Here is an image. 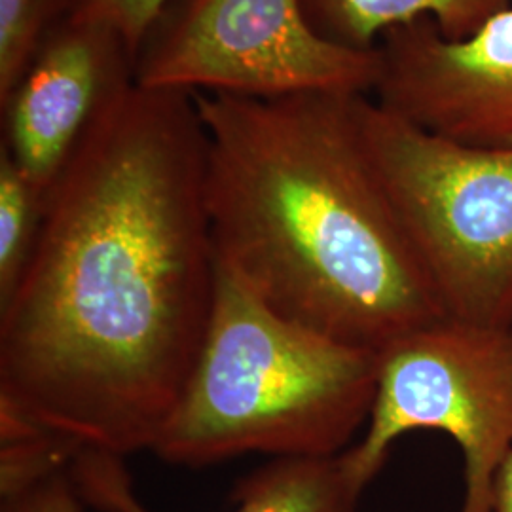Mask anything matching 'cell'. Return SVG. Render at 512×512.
<instances>
[{"label":"cell","instance_id":"cell-1","mask_svg":"<svg viewBox=\"0 0 512 512\" xmlns=\"http://www.w3.org/2000/svg\"><path fill=\"white\" fill-rule=\"evenodd\" d=\"M205 181L194 95L133 82L97 114L0 304V408L80 448L152 450L215 302Z\"/></svg>","mask_w":512,"mask_h":512},{"label":"cell","instance_id":"cell-13","mask_svg":"<svg viewBox=\"0 0 512 512\" xmlns=\"http://www.w3.org/2000/svg\"><path fill=\"white\" fill-rule=\"evenodd\" d=\"M165 2L167 0H73L69 18L93 21L114 29L128 42L135 61L141 40Z\"/></svg>","mask_w":512,"mask_h":512},{"label":"cell","instance_id":"cell-5","mask_svg":"<svg viewBox=\"0 0 512 512\" xmlns=\"http://www.w3.org/2000/svg\"><path fill=\"white\" fill-rule=\"evenodd\" d=\"M378 74L376 50L321 37L300 0H167L133 63L141 88L256 101L372 97Z\"/></svg>","mask_w":512,"mask_h":512},{"label":"cell","instance_id":"cell-11","mask_svg":"<svg viewBox=\"0 0 512 512\" xmlns=\"http://www.w3.org/2000/svg\"><path fill=\"white\" fill-rule=\"evenodd\" d=\"M46 192L0 148V304L10 298L37 245Z\"/></svg>","mask_w":512,"mask_h":512},{"label":"cell","instance_id":"cell-12","mask_svg":"<svg viewBox=\"0 0 512 512\" xmlns=\"http://www.w3.org/2000/svg\"><path fill=\"white\" fill-rule=\"evenodd\" d=\"M73 0H0V103L16 90Z\"/></svg>","mask_w":512,"mask_h":512},{"label":"cell","instance_id":"cell-3","mask_svg":"<svg viewBox=\"0 0 512 512\" xmlns=\"http://www.w3.org/2000/svg\"><path fill=\"white\" fill-rule=\"evenodd\" d=\"M376 378L378 353L281 315L217 260L200 355L150 452L183 467L336 456L365 431Z\"/></svg>","mask_w":512,"mask_h":512},{"label":"cell","instance_id":"cell-2","mask_svg":"<svg viewBox=\"0 0 512 512\" xmlns=\"http://www.w3.org/2000/svg\"><path fill=\"white\" fill-rule=\"evenodd\" d=\"M194 97L217 260L260 300L374 353L446 317L366 150L361 95Z\"/></svg>","mask_w":512,"mask_h":512},{"label":"cell","instance_id":"cell-9","mask_svg":"<svg viewBox=\"0 0 512 512\" xmlns=\"http://www.w3.org/2000/svg\"><path fill=\"white\" fill-rule=\"evenodd\" d=\"M71 475L86 507L103 512H152L135 494L122 458L80 448ZM374 478L351 448L323 458H277L243 476L234 490V512H357Z\"/></svg>","mask_w":512,"mask_h":512},{"label":"cell","instance_id":"cell-8","mask_svg":"<svg viewBox=\"0 0 512 512\" xmlns=\"http://www.w3.org/2000/svg\"><path fill=\"white\" fill-rule=\"evenodd\" d=\"M133 63L120 33L67 16L0 103V148L48 192L97 114L133 84Z\"/></svg>","mask_w":512,"mask_h":512},{"label":"cell","instance_id":"cell-10","mask_svg":"<svg viewBox=\"0 0 512 512\" xmlns=\"http://www.w3.org/2000/svg\"><path fill=\"white\" fill-rule=\"evenodd\" d=\"M315 33L330 42L370 52L393 27L431 19L450 40H463L512 0H300Z\"/></svg>","mask_w":512,"mask_h":512},{"label":"cell","instance_id":"cell-14","mask_svg":"<svg viewBox=\"0 0 512 512\" xmlns=\"http://www.w3.org/2000/svg\"><path fill=\"white\" fill-rule=\"evenodd\" d=\"M84 507L86 503L78 494L71 467L16 494L0 495V512H82Z\"/></svg>","mask_w":512,"mask_h":512},{"label":"cell","instance_id":"cell-4","mask_svg":"<svg viewBox=\"0 0 512 512\" xmlns=\"http://www.w3.org/2000/svg\"><path fill=\"white\" fill-rule=\"evenodd\" d=\"M357 120L444 315L512 329V147L440 137L368 95Z\"/></svg>","mask_w":512,"mask_h":512},{"label":"cell","instance_id":"cell-7","mask_svg":"<svg viewBox=\"0 0 512 512\" xmlns=\"http://www.w3.org/2000/svg\"><path fill=\"white\" fill-rule=\"evenodd\" d=\"M376 52L382 109L459 143L512 147V6L463 40L431 19L393 27Z\"/></svg>","mask_w":512,"mask_h":512},{"label":"cell","instance_id":"cell-6","mask_svg":"<svg viewBox=\"0 0 512 512\" xmlns=\"http://www.w3.org/2000/svg\"><path fill=\"white\" fill-rule=\"evenodd\" d=\"M412 431L456 442L459 512L494 511L495 482L512 454V329L444 317L378 353L374 403L351 454L376 478L395 442Z\"/></svg>","mask_w":512,"mask_h":512},{"label":"cell","instance_id":"cell-15","mask_svg":"<svg viewBox=\"0 0 512 512\" xmlns=\"http://www.w3.org/2000/svg\"><path fill=\"white\" fill-rule=\"evenodd\" d=\"M492 512H512V454L507 458L497 476Z\"/></svg>","mask_w":512,"mask_h":512}]
</instances>
